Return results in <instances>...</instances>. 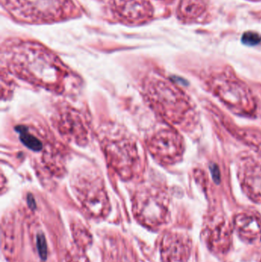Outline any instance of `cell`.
Returning a JSON list of instances; mask_svg holds the SVG:
<instances>
[{
  "mask_svg": "<svg viewBox=\"0 0 261 262\" xmlns=\"http://www.w3.org/2000/svg\"><path fill=\"white\" fill-rule=\"evenodd\" d=\"M20 139L25 145L33 150L40 151L43 149V143L41 139L37 137L36 134L29 130L26 127H18Z\"/></svg>",
  "mask_w": 261,
  "mask_h": 262,
  "instance_id": "cell-16",
  "label": "cell"
},
{
  "mask_svg": "<svg viewBox=\"0 0 261 262\" xmlns=\"http://www.w3.org/2000/svg\"><path fill=\"white\" fill-rule=\"evenodd\" d=\"M239 176L244 192L254 203H261V162L252 157L245 159Z\"/></svg>",
  "mask_w": 261,
  "mask_h": 262,
  "instance_id": "cell-13",
  "label": "cell"
},
{
  "mask_svg": "<svg viewBox=\"0 0 261 262\" xmlns=\"http://www.w3.org/2000/svg\"><path fill=\"white\" fill-rule=\"evenodd\" d=\"M103 152L109 166L121 178L135 177L140 166V155L134 137L117 125L106 127L100 134Z\"/></svg>",
  "mask_w": 261,
  "mask_h": 262,
  "instance_id": "cell-2",
  "label": "cell"
},
{
  "mask_svg": "<svg viewBox=\"0 0 261 262\" xmlns=\"http://www.w3.org/2000/svg\"><path fill=\"white\" fill-rule=\"evenodd\" d=\"M52 122L60 135L70 143L85 146L88 143V129L78 111L70 106H61L55 111Z\"/></svg>",
  "mask_w": 261,
  "mask_h": 262,
  "instance_id": "cell-8",
  "label": "cell"
},
{
  "mask_svg": "<svg viewBox=\"0 0 261 262\" xmlns=\"http://www.w3.org/2000/svg\"><path fill=\"white\" fill-rule=\"evenodd\" d=\"M233 226L239 236L250 243L261 242V215L255 212H241L234 216Z\"/></svg>",
  "mask_w": 261,
  "mask_h": 262,
  "instance_id": "cell-14",
  "label": "cell"
},
{
  "mask_svg": "<svg viewBox=\"0 0 261 262\" xmlns=\"http://www.w3.org/2000/svg\"><path fill=\"white\" fill-rule=\"evenodd\" d=\"M37 249L41 259L45 260L48 255L47 243L44 235L42 234H39L37 236Z\"/></svg>",
  "mask_w": 261,
  "mask_h": 262,
  "instance_id": "cell-17",
  "label": "cell"
},
{
  "mask_svg": "<svg viewBox=\"0 0 261 262\" xmlns=\"http://www.w3.org/2000/svg\"><path fill=\"white\" fill-rule=\"evenodd\" d=\"M242 41L244 44L248 46H256L261 41V37L256 32H248L242 36Z\"/></svg>",
  "mask_w": 261,
  "mask_h": 262,
  "instance_id": "cell-18",
  "label": "cell"
},
{
  "mask_svg": "<svg viewBox=\"0 0 261 262\" xmlns=\"http://www.w3.org/2000/svg\"><path fill=\"white\" fill-rule=\"evenodd\" d=\"M211 87L219 99L236 113L250 115L255 112L254 97L242 81L221 75L214 78Z\"/></svg>",
  "mask_w": 261,
  "mask_h": 262,
  "instance_id": "cell-7",
  "label": "cell"
},
{
  "mask_svg": "<svg viewBox=\"0 0 261 262\" xmlns=\"http://www.w3.org/2000/svg\"><path fill=\"white\" fill-rule=\"evenodd\" d=\"M261 262V261H260Z\"/></svg>",
  "mask_w": 261,
  "mask_h": 262,
  "instance_id": "cell-19",
  "label": "cell"
},
{
  "mask_svg": "<svg viewBox=\"0 0 261 262\" xmlns=\"http://www.w3.org/2000/svg\"><path fill=\"white\" fill-rule=\"evenodd\" d=\"M134 208L136 215L144 223L161 226L168 216V198L159 186L144 183L135 194Z\"/></svg>",
  "mask_w": 261,
  "mask_h": 262,
  "instance_id": "cell-6",
  "label": "cell"
},
{
  "mask_svg": "<svg viewBox=\"0 0 261 262\" xmlns=\"http://www.w3.org/2000/svg\"><path fill=\"white\" fill-rule=\"evenodd\" d=\"M143 92L151 107L172 124H182L192 113L185 94L167 80L150 77L143 83Z\"/></svg>",
  "mask_w": 261,
  "mask_h": 262,
  "instance_id": "cell-3",
  "label": "cell"
},
{
  "mask_svg": "<svg viewBox=\"0 0 261 262\" xmlns=\"http://www.w3.org/2000/svg\"><path fill=\"white\" fill-rule=\"evenodd\" d=\"M8 69L31 84L55 92L64 91L67 68L53 52L37 43L21 41L7 50Z\"/></svg>",
  "mask_w": 261,
  "mask_h": 262,
  "instance_id": "cell-1",
  "label": "cell"
},
{
  "mask_svg": "<svg viewBox=\"0 0 261 262\" xmlns=\"http://www.w3.org/2000/svg\"><path fill=\"white\" fill-rule=\"evenodd\" d=\"M206 12L205 0H181L178 8L179 18L186 21H199L205 17Z\"/></svg>",
  "mask_w": 261,
  "mask_h": 262,
  "instance_id": "cell-15",
  "label": "cell"
},
{
  "mask_svg": "<svg viewBox=\"0 0 261 262\" xmlns=\"http://www.w3.org/2000/svg\"><path fill=\"white\" fill-rule=\"evenodd\" d=\"M191 238L180 232H170L162 238L161 254L163 262H187L191 256Z\"/></svg>",
  "mask_w": 261,
  "mask_h": 262,
  "instance_id": "cell-12",
  "label": "cell"
},
{
  "mask_svg": "<svg viewBox=\"0 0 261 262\" xmlns=\"http://www.w3.org/2000/svg\"><path fill=\"white\" fill-rule=\"evenodd\" d=\"M147 146L151 155L162 164H173L179 161L184 151L182 137L172 129L155 132L147 139Z\"/></svg>",
  "mask_w": 261,
  "mask_h": 262,
  "instance_id": "cell-9",
  "label": "cell"
},
{
  "mask_svg": "<svg viewBox=\"0 0 261 262\" xmlns=\"http://www.w3.org/2000/svg\"><path fill=\"white\" fill-rule=\"evenodd\" d=\"M110 10L120 21L141 24L153 16V8L147 0H111Z\"/></svg>",
  "mask_w": 261,
  "mask_h": 262,
  "instance_id": "cell-11",
  "label": "cell"
},
{
  "mask_svg": "<svg viewBox=\"0 0 261 262\" xmlns=\"http://www.w3.org/2000/svg\"><path fill=\"white\" fill-rule=\"evenodd\" d=\"M204 238L208 249L218 255H224L231 249L233 226L222 214H212L205 223Z\"/></svg>",
  "mask_w": 261,
  "mask_h": 262,
  "instance_id": "cell-10",
  "label": "cell"
},
{
  "mask_svg": "<svg viewBox=\"0 0 261 262\" xmlns=\"http://www.w3.org/2000/svg\"><path fill=\"white\" fill-rule=\"evenodd\" d=\"M15 18L27 23H52L74 15L72 0H3Z\"/></svg>",
  "mask_w": 261,
  "mask_h": 262,
  "instance_id": "cell-4",
  "label": "cell"
},
{
  "mask_svg": "<svg viewBox=\"0 0 261 262\" xmlns=\"http://www.w3.org/2000/svg\"><path fill=\"white\" fill-rule=\"evenodd\" d=\"M72 188L84 209L94 216H104L110 207L101 174L91 167L81 168L72 179Z\"/></svg>",
  "mask_w": 261,
  "mask_h": 262,
  "instance_id": "cell-5",
  "label": "cell"
}]
</instances>
